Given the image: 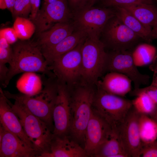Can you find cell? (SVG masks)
Masks as SVG:
<instances>
[{"label": "cell", "instance_id": "6da1fadb", "mask_svg": "<svg viewBox=\"0 0 157 157\" xmlns=\"http://www.w3.org/2000/svg\"><path fill=\"white\" fill-rule=\"evenodd\" d=\"M12 60L5 82L6 87L15 75L22 72H40L49 77H56L49 68L41 49L35 42L21 41L15 44Z\"/></svg>", "mask_w": 157, "mask_h": 157}, {"label": "cell", "instance_id": "7a4b0ae2", "mask_svg": "<svg viewBox=\"0 0 157 157\" xmlns=\"http://www.w3.org/2000/svg\"><path fill=\"white\" fill-rule=\"evenodd\" d=\"M93 85L82 83L72 93L70 92L71 117L68 135L83 147L85 131L92 114L96 92Z\"/></svg>", "mask_w": 157, "mask_h": 157}, {"label": "cell", "instance_id": "3957f363", "mask_svg": "<svg viewBox=\"0 0 157 157\" xmlns=\"http://www.w3.org/2000/svg\"><path fill=\"white\" fill-rule=\"evenodd\" d=\"M49 78L44 83V89L33 96L22 93L12 94L3 91L8 99H14L27 108L31 113L45 123L53 132L52 118L53 108L58 92V81Z\"/></svg>", "mask_w": 157, "mask_h": 157}, {"label": "cell", "instance_id": "277c9868", "mask_svg": "<svg viewBox=\"0 0 157 157\" xmlns=\"http://www.w3.org/2000/svg\"><path fill=\"white\" fill-rule=\"evenodd\" d=\"M99 38L86 37L82 44L81 79L82 83L94 85L106 71L108 53Z\"/></svg>", "mask_w": 157, "mask_h": 157}, {"label": "cell", "instance_id": "5b68a950", "mask_svg": "<svg viewBox=\"0 0 157 157\" xmlns=\"http://www.w3.org/2000/svg\"><path fill=\"white\" fill-rule=\"evenodd\" d=\"M97 86L92 110L115 130L132 107V100L110 93Z\"/></svg>", "mask_w": 157, "mask_h": 157}, {"label": "cell", "instance_id": "8992f818", "mask_svg": "<svg viewBox=\"0 0 157 157\" xmlns=\"http://www.w3.org/2000/svg\"><path fill=\"white\" fill-rule=\"evenodd\" d=\"M10 104L25 133L40 156L48 152L53 136L48 125L18 102L15 101L14 104Z\"/></svg>", "mask_w": 157, "mask_h": 157}, {"label": "cell", "instance_id": "52a82bcc", "mask_svg": "<svg viewBox=\"0 0 157 157\" xmlns=\"http://www.w3.org/2000/svg\"><path fill=\"white\" fill-rule=\"evenodd\" d=\"M75 30L83 33L86 37L99 38L109 20L115 15L113 8L85 6L72 12Z\"/></svg>", "mask_w": 157, "mask_h": 157}, {"label": "cell", "instance_id": "ba28073f", "mask_svg": "<svg viewBox=\"0 0 157 157\" xmlns=\"http://www.w3.org/2000/svg\"><path fill=\"white\" fill-rule=\"evenodd\" d=\"M101 36L106 48L111 51L132 50L142 40L115 15L108 21Z\"/></svg>", "mask_w": 157, "mask_h": 157}, {"label": "cell", "instance_id": "9c48e42d", "mask_svg": "<svg viewBox=\"0 0 157 157\" xmlns=\"http://www.w3.org/2000/svg\"><path fill=\"white\" fill-rule=\"evenodd\" d=\"M84 40L71 50L56 59L48 66L49 69L53 70L58 80L67 86L75 83L81 78V49Z\"/></svg>", "mask_w": 157, "mask_h": 157}, {"label": "cell", "instance_id": "30bf717a", "mask_svg": "<svg viewBox=\"0 0 157 157\" xmlns=\"http://www.w3.org/2000/svg\"><path fill=\"white\" fill-rule=\"evenodd\" d=\"M140 115L132 106L123 122L114 130L129 157H140L142 143L139 129Z\"/></svg>", "mask_w": 157, "mask_h": 157}, {"label": "cell", "instance_id": "8fae6325", "mask_svg": "<svg viewBox=\"0 0 157 157\" xmlns=\"http://www.w3.org/2000/svg\"><path fill=\"white\" fill-rule=\"evenodd\" d=\"M132 51H111L108 53L106 71L125 75L133 83L134 89H136L142 85H147L150 77L139 71L134 63Z\"/></svg>", "mask_w": 157, "mask_h": 157}, {"label": "cell", "instance_id": "7c38bea8", "mask_svg": "<svg viewBox=\"0 0 157 157\" xmlns=\"http://www.w3.org/2000/svg\"><path fill=\"white\" fill-rule=\"evenodd\" d=\"M57 80V94L52 114L53 133L61 136L69 134L71 117V94L68 87Z\"/></svg>", "mask_w": 157, "mask_h": 157}, {"label": "cell", "instance_id": "4fadbf2b", "mask_svg": "<svg viewBox=\"0 0 157 157\" xmlns=\"http://www.w3.org/2000/svg\"><path fill=\"white\" fill-rule=\"evenodd\" d=\"M72 15L67 0H58L51 3H44L33 21L38 33L49 29L56 24L69 22Z\"/></svg>", "mask_w": 157, "mask_h": 157}, {"label": "cell", "instance_id": "5bb4252c", "mask_svg": "<svg viewBox=\"0 0 157 157\" xmlns=\"http://www.w3.org/2000/svg\"><path fill=\"white\" fill-rule=\"evenodd\" d=\"M113 130L108 123L92 110L84 135V148L89 157L94 156L98 146Z\"/></svg>", "mask_w": 157, "mask_h": 157}, {"label": "cell", "instance_id": "9a60e30c", "mask_svg": "<svg viewBox=\"0 0 157 157\" xmlns=\"http://www.w3.org/2000/svg\"><path fill=\"white\" fill-rule=\"evenodd\" d=\"M39 153L0 124V157H39Z\"/></svg>", "mask_w": 157, "mask_h": 157}, {"label": "cell", "instance_id": "2e32d148", "mask_svg": "<svg viewBox=\"0 0 157 157\" xmlns=\"http://www.w3.org/2000/svg\"><path fill=\"white\" fill-rule=\"evenodd\" d=\"M89 157L84 148L69 135L53 134L49 151L39 157Z\"/></svg>", "mask_w": 157, "mask_h": 157}, {"label": "cell", "instance_id": "e0dca14e", "mask_svg": "<svg viewBox=\"0 0 157 157\" xmlns=\"http://www.w3.org/2000/svg\"><path fill=\"white\" fill-rule=\"evenodd\" d=\"M0 122V124L6 129L16 135L30 146L34 148L33 144L25 133L18 117L13 110L10 103L1 88Z\"/></svg>", "mask_w": 157, "mask_h": 157}, {"label": "cell", "instance_id": "ac0fdd59", "mask_svg": "<svg viewBox=\"0 0 157 157\" xmlns=\"http://www.w3.org/2000/svg\"><path fill=\"white\" fill-rule=\"evenodd\" d=\"M75 30L72 23H58L49 29L38 33V38L35 42L42 50L58 43Z\"/></svg>", "mask_w": 157, "mask_h": 157}, {"label": "cell", "instance_id": "d6986e66", "mask_svg": "<svg viewBox=\"0 0 157 157\" xmlns=\"http://www.w3.org/2000/svg\"><path fill=\"white\" fill-rule=\"evenodd\" d=\"M132 81L124 74L109 72L96 85L110 93L124 97L131 90Z\"/></svg>", "mask_w": 157, "mask_h": 157}, {"label": "cell", "instance_id": "ffe728a7", "mask_svg": "<svg viewBox=\"0 0 157 157\" xmlns=\"http://www.w3.org/2000/svg\"><path fill=\"white\" fill-rule=\"evenodd\" d=\"M86 37L83 33L75 30L72 33L58 43L41 50L48 66L56 59L75 48Z\"/></svg>", "mask_w": 157, "mask_h": 157}, {"label": "cell", "instance_id": "44dd1931", "mask_svg": "<svg viewBox=\"0 0 157 157\" xmlns=\"http://www.w3.org/2000/svg\"><path fill=\"white\" fill-rule=\"evenodd\" d=\"M112 8L115 10V15L142 40L149 43L153 40L152 30L145 26L126 9L122 7Z\"/></svg>", "mask_w": 157, "mask_h": 157}, {"label": "cell", "instance_id": "7402d4cb", "mask_svg": "<svg viewBox=\"0 0 157 157\" xmlns=\"http://www.w3.org/2000/svg\"><path fill=\"white\" fill-rule=\"evenodd\" d=\"M122 7L126 9L151 30L157 24V7L154 4L142 3Z\"/></svg>", "mask_w": 157, "mask_h": 157}, {"label": "cell", "instance_id": "603a6c76", "mask_svg": "<svg viewBox=\"0 0 157 157\" xmlns=\"http://www.w3.org/2000/svg\"><path fill=\"white\" fill-rule=\"evenodd\" d=\"M94 157H129L113 129L98 146Z\"/></svg>", "mask_w": 157, "mask_h": 157}, {"label": "cell", "instance_id": "cb8c5ba5", "mask_svg": "<svg viewBox=\"0 0 157 157\" xmlns=\"http://www.w3.org/2000/svg\"><path fill=\"white\" fill-rule=\"evenodd\" d=\"M16 86L22 93L34 96L42 90V81L40 76L35 72H25L17 81Z\"/></svg>", "mask_w": 157, "mask_h": 157}, {"label": "cell", "instance_id": "d4e9b609", "mask_svg": "<svg viewBox=\"0 0 157 157\" xmlns=\"http://www.w3.org/2000/svg\"><path fill=\"white\" fill-rule=\"evenodd\" d=\"M135 65L138 67L152 63L156 58L157 50L154 46L147 43H140L132 51Z\"/></svg>", "mask_w": 157, "mask_h": 157}, {"label": "cell", "instance_id": "484cf974", "mask_svg": "<svg viewBox=\"0 0 157 157\" xmlns=\"http://www.w3.org/2000/svg\"><path fill=\"white\" fill-rule=\"evenodd\" d=\"M140 136L142 144L152 142L157 138V122L149 115L140 114L139 121Z\"/></svg>", "mask_w": 157, "mask_h": 157}, {"label": "cell", "instance_id": "4316f807", "mask_svg": "<svg viewBox=\"0 0 157 157\" xmlns=\"http://www.w3.org/2000/svg\"><path fill=\"white\" fill-rule=\"evenodd\" d=\"M136 97L132 101L133 106L137 111L141 114L150 116L154 113L157 106L147 94L142 93Z\"/></svg>", "mask_w": 157, "mask_h": 157}, {"label": "cell", "instance_id": "83f0119b", "mask_svg": "<svg viewBox=\"0 0 157 157\" xmlns=\"http://www.w3.org/2000/svg\"><path fill=\"white\" fill-rule=\"evenodd\" d=\"M18 38L22 40L29 39L36 30L34 23L26 18L21 17H16L13 24Z\"/></svg>", "mask_w": 157, "mask_h": 157}, {"label": "cell", "instance_id": "f1b7e54d", "mask_svg": "<svg viewBox=\"0 0 157 157\" xmlns=\"http://www.w3.org/2000/svg\"><path fill=\"white\" fill-rule=\"evenodd\" d=\"M154 0H103V7L112 8L140 3L154 4Z\"/></svg>", "mask_w": 157, "mask_h": 157}, {"label": "cell", "instance_id": "f546056e", "mask_svg": "<svg viewBox=\"0 0 157 157\" xmlns=\"http://www.w3.org/2000/svg\"><path fill=\"white\" fill-rule=\"evenodd\" d=\"M31 7L30 0H15L13 15L16 17H24L31 13Z\"/></svg>", "mask_w": 157, "mask_h": 157}, {"label": "cell", "instance_id": "4dcf8cb0", "mask_svg": "<svg viewBox=\"0 0 157 157\" xmlns=\"http://www.w3.org/2000/svg\"><path fill=\"white\" fill-rule=\"evenodd\" d=\"M13 55L12 49L6 40L0 37V64H6L10 63Z\"/></svg>", "mask_w": 157, "mask_h": 157}, {"label": "cell", "instance_id": "1f68e13d", "mask_svg": "<svg viewBox=\"0 0 157 157\" xmlns=\"http://www.w3.org/2000/svg\"><path fill=\"white\" fill-rule=\"evenodd\" d=\"M144 93L152 100L157 106V87L150 85L143 88L134 89L129 93L130 95L136 96L139 94Z\"/></svg>", "mask_w": 157, "mask_h": 157}, {"label": "cell", "instance_id": "d6a6232c", "mask_svg": "<svg viewBox=\"0 0 157 157\" xmlns=\"http://www.w3.org/2000/svg\"><path fill=\"white\" fill-rule=\"evenodd\" d=\"M140 157H157V141L148 144H142Z\"/></svg>", "mask_w": 157, "mask_h": 157}, {"label": "cell", "instance_id": "836d02e7", "mask_svg": "<svg viewBox=\"0 0 157 157\" xmlns=\"http://www.w3.org/2000/svg\"><path fill=\"white\" fill-rule=\"evenodd\" d=\"M0 37L4 38L10 44L15 42L18 39L13 28H7L1 29Z\"/></svg>", "mask_w": 157, "mask_h": 157}, {"label": "cell", "instance_id": "e575fe53", "mask_svg": "<svg viewBox=\"0 0 157 157\" xmlns=\"http://www.w3.org/2000/svg\"><path fill=\"white\" fill-rule=\"evenodd\" d=\"M73 12L78 10L87 5L88 0H67Z\"/></svg>", "mask_w": 157, "mask_h": 157}, {"label": "cell", "instance_id": "d590c367", "mask_svg": "<svg viewBox=\"0 0 157 157\" xmlns=\"http://www.w3.org/2000/svg\"><path fill=\"white\" fill-rule=\"evenodd\" d=\"M31 7V11L30 17L33 20L35 18L39 10L40 0H30Z\"/></svg>", "mask_w": 157, "mask_h": 157}, {"label": "cell", "instance_id": "8d00e7d4", "mask_svg": "<svg viewBox=\"0 0 157 157\" xmlns=\"http://www.w3.org/2000/svg\"><path fill=\"white\" fill-rule=\"evenodd\" d=\"M149 67V69L153 72L152 81L151 85L157 87V60L156 58Z\"/></svg>", "mask_w": 157, "mask_h": 157}, {"label": "cell", "instance_id": "74e56055", "mask_svg": "<svg viewBox=\"0 0 157 157\" xmlns=\"http://www.w3.org/2000/svg\"><path fill=\"white\" fill-rule=\"evenodd\" d=\"M6 3L7 9L12 13L15 0H5Z\"/></svg>", "mask_w": 157, "mask_h": 157}, {"label": "cell", "instance_id": "f35d334b", "mask_svg": "<svg viewBox=\"0 0 157 157\" xmlns=\"http://www.w3.org/2000/svg\"><path fill=\"white\" fill-rule=\"evenodd\" d=\"M151 35L153 39H157V24L154 26L151 30Z\"/></svg>", "mask_w": 157, "mask_h": 157}, {"label": "cell", "instance_id": "ab89813d", "mask_svg": "<svg viewBox=\"0 0 157 157\" xmlns=\"http://www.w3.org/2000/svg\"><path fill=\"white\" fill-rule=\"evenodd\" d=\"M0 8L2 10H4L7 8L5 0H0Z\"/></svg>", "mask_w": 157, "mask_h": 157}, {"label": "cell", "instance_id": "60d3db41", "mask_svg": "<svg viewBox=\"0 0 157 157\" xmlns=\"http://www.w3.org/2000/svg\"><path fill=\"white\" fill-rule=\"evenodd\" d=\"M99 0H88L86 6H92Z\"/></svg>", "mask_w": 157, "mask_h": 157}, {"label": "cell", "instance_id": "b9f144b4", "mask_svg": "<svg viewBox=\"0 0 157 157\" xmlns=\"http://www.w3.org/2000/svg\"><path fill=\"white\" fill-rule=\"evenodd\" d=\"M44 3H49L55 2L58 0H44Z\"/></svg>", "mask_w": 157, "mask_h": 157}, {"label": "cell", "instance_id": "7bdbcfd3", "mask_svg": "<svg viewBox=\"0 0 157 157\" xmlns=\"http://www.w3.org/2000/svg\"><path fill=\"white\" fill-rule=\"evenodd\" d=\"M157 3V0H154Z\"/></svg>", "mask_w": 157, "mask_h": 157}]
</instances>
